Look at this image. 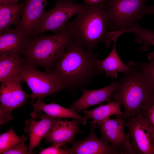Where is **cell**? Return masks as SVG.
<instances>
[{
  "label": "cell",
  "mask_w": 154,
  "mask_h": 154,
  "mask_svg": "<svg viewBox=\"0 0 154 154\" xmlns=\"http://www.w3.org/2000/svg\"><path fill=\"white\" fill-rule=\"evenodd\" d=\"M98 58L97 53L87 50L73 37L62 55L47 72L57 78L63 89H82L103 73L97 64Z\"/></svg>",
  "instance_id": "6da1fadb"
},
{
  "label": "cell",
  "mask_w": 154,
  "mask_h": 154,
  "mask_svg": "<svg viewBox=\"0 0 154 154\" xmlns=\"http://www.w3.org/2000/svg\"><path fill=\"white\" fill-rule=\"evenodd\" d=\"M129 70L122 73L119 87L112 98L124 108L122 115L126 122L139 114L143 104L154 92V83L147 72L133 61L127 64Z\"/></svg>",
  "instance_id": "7a4b0ae2"
},
{
  "label": "cell",
  "mask_w": 154,
  "mask_h": 154,
  "mask_svg": "<svg viewBox=\"0 0 154 154\" xmlns=\"http://www.w3.org/2000/svg\"><path fill=\"white\" fill-rule=\"evenodd\" d=\"M73 33L70 22L57 33L52 35L41 34L31 39L23 52V62L36 68L42 67L48 71L64 52Z\"/></svg>",
  "instance_id": "3957f363"
},
{
  "label": "cell",
  "mask_w": 154,
  "mask_h": 154,
  "mask_svg": "<svg viewBox=\"0 0 154 154\" xmlns=\"http://www.w3.org/2000/svg\"><path fill=\"white\" fill-rule=\"evenodd\" d=\"M105 5H86L71 22L73 37L88 50L92 51L100 43L110 47Z\"/></svg>",
  "instance_id": "277c9868"
},
{
  "label": "cell",
  "mask_w": 154,
  "mask_h": 154,
  "mask_svg": "<svg viewBox=\"0 0 154 154\" xmlns=\"http://www.w3.org/2000/svg\"><path fill=\"white\" fill-rule=\"evenodd\" d=\"M147 0H107L105 7L108 31L132 26L144 15Z\"/></svg>",
  "instance_id": "5b68a950"
},
{
  "label": "cell",
  "mask_w": 154,
  "mask_h": 154,
  "mask_svg": "<svg viewBox=\"0 0 154 154\" xmlns=\"http://www.w3.org/2000/svg\"><path fill=\"white\" fill-rule=\"evenodd\" d=\"M19 75L32 92V100L42 102L46 97L63 89L57 78L51 73L41 72L24 62L21 64Z\"/></svg>",
  "instance_id": "8992f818"
},
{
  "label": "cell",
  "mask_w": 154,
  "mask_h": 154,
  "mask_svg": "<svg viewBox=\"0 0 154 154\" xmlns=\"http://www.w3.org/2000/svg\"><path fill=\"white\" fill-rule=\"evenodd\" d=\"M86 5L75 3L72 0H56L54 7L44 12L34 37L46 31H50L54 34L58 33Z\"/></svg>",
  "instance_id": "52a82bcc"
},
{
  "label": "cell",
  "mask_w": 154,
  "mask_h": 154,
  "mask_svg": "<svg viewBox=\"0 0 154 154\" xmlns=\"http://www.w3.org/2000/svg\"><path fill=\"white\" fill-rule=\"evenodd\" d=\"M19 74L1 82L0 85V124L8 123L13 118L11 113L26 103L31 94L26 93L21 85Z\"/></svg>",
  "instance_id": "ba28073f"
},
{
  "label": "cell",
  "mask_w": 154,
  "mask_h": 154,
  "mask_svg": "<svg viewBox=\"0 0 154 154\" xmlns=\"http://www.w3.org/2000/svg\"><path fill=\"white\" fill-rule=\"evenodd\" d=\"M106 119L98 126L101 137L124 154H135L131 143L130 135L124 130L125 121L122 116Z\"/></svg>",
  "instance_id": "9c48e42d"
},
{
  "label": "cell",
  "mask_w": 154,
  "mask_h": 154,
  "mask_svg": "<svg viewBox=\"0 0 154 154\" xmlns=\"http://www.w3.org/2000/svg\"><path fill=\"white\" fill-rule=\"evenodd\" d=\"M135 154H154V132L139 114L125 123Z\"/></svg>",
  "instance_id": "30bf717a"
},
{
  "label": "cell",
  "mask_w": 154,
  "mask_h": 154,
  "mask_svg": "<svg viewBox=\"0 0 154 154\" xmlns=\"http://www.w3.org/2000/svg\"><path fill=\"white\" fill-rule=\"evenodd\" d=\"M90 133L81 141L75 140L72 147L67 148L70 154H124L102 137H99L95 132L97 126L91 125Z\"/></svg>",
  "instance_id": "8fae6325"
},
{
  "label": "cell",
  "mask_w": 154,
  "mask_h": 154,
  "mask_svg": "<svg viewBox=\"0 0 154 154\" xmlns=\"http://www.w3.org/2000/svg\"><path fill=\"white\" fill-rule=\"evenodd\" d=\"M47 0H26L21 18L16 28L33 38L44 13Z\"/></svg>",
  "instance_id": "7c38bea8"
},
{
  "label": "cell",
  "mask_w": 154,
  "mask_h": 154,
  "mask_svg": "<svg viewBox=\"0 0 154 154\" xmlns=\"http://www.w3.org/2000/svg\"><path fill=\"white\" fill-rule=\"evenodd\" d=\"M119 87V81L113 80L108 86L99 89L88 90L83 88L81 89L83 92L82 96L68 108L78 113L90 106L101 105L105 102H110L112 94Z\"/></svg>",
  "instance_id": "4fadbf2b"
},
{
  "label": "cell",
  "mask_w": 154,
  "mask_h": 154,
  "mask_svg": "<svg viewBox=\"0 0 154 154\" xmlns=\"http://www.w3.org/2000/svg\"><path fill=\"white\" fill-rule=\"evenodd\" d=\"M86 124V122L81 120L73 119L70 121L66 118L64 120L58 118L52 129L44 137L45 142L61 146L67 143L71 144L77 133H83L80 129V124Z\"/></svg>",
  "instance_id": "5bb4252c"
},
{
  "label": "cell",
  "mask_w": 154,
  "mask_h": 154,
  "mask_svg": "<svg viewBox=\"0 0 154 154\" xmlns=\"http://www.w3.org/2000/svg\"><path fill=\"white\" fill-rule=\"evenodd\" d=\"M31 39L16 28L4 31L0 34V56H22Z\"/></svg>",
  "instance_id": "9a60e30c"
},
{
  "label": "cell",
  "mask_w": 154,
  "mask_h": 154,
  "mask_svg": "<svg viewBox=\"0 0 154 154\" xmlns=\"http://www.w3.org/2000/svg\"><path fill=\"white\" fill-rule=\"evenodd\" d=\"M58 118L43 115L39 121L31 119L25 121L24 131L29 134V151L31 154H34L33 151L35 147H39L41 140L50 132Z\"/></svg>",
  "instance_id": "2e32d148"
},
{
  "label": "cell",
  "mask_w": 154,
  "mask_h": 154,
  "mask_svg": "<svg viewBox=\"0 0 154 154\" xmlns=\"http://www.w3.org/2000/svg\"><path fill=\"white\" fill-rule=\"evenodd\" d=\"M33 110L31 113V118L36 119L38 113L41 111L52 117L59 118H70L81 120L86 122L88 118L82 117L74 110L66 108L55 103L46 104L43 102L37 101L35 104H31Z\"/></svg>",
  "instance_id": "e0dca14e"
},
{
  "label": "cell",
  "mask_w": 154,
  "mask_h": 154,
  "mask_svg": "<svg viewBox=\"0 0 154 154\" xmlns=\"http://www.w3.org/2000/svg\"><path fill=\"white\" fill-rule=\"evenodd\" d=\"M114 42L112 48L108 55L103 60L98 58L97 63L99 68L107 77L117 78L118 73L127 72L130 67L120 58L116 49V41Z\"/></svg>",
  "instance_id": "ac0fdd59"
},
{
  "label": "cell",
  "mask_w": 154,
  "mask_h": 154,
  "mask_svg": "<svg viewBox=\"0 0 154 154\" xmlns=\"http://www.w3.org/2000/svg\"><path fill=\"white\" fill-rule=\"evenodd\" d=\"M26 2L24 0L15 4H0V34L18 24Z\"/></svg>",
  "instance_id": "d6986e66"
},
{
  "label": "cell",
  "mask_w": 154,
  "mask_h": 154,
  "mask_svg": "<svg viewBox=\"0 0 154 154\" xmlns=\"http://www.w3.org/2000/svg\"><path fill=\"white\" fill-rule=\"evenodd\" d=\"M121 106L119 102L114 100L91 110H85L83 113L86 117L92 120L90 122L91 125L98 127L112 116H122L123 112L121 110Z\"/></svg>",
  "instance_id": "ffe728a7"
},
{
  "label": "cell",
  "mask_w": 154,
  "mask_h": 154,
  "mask_svg": "<svg viewBox=\"0 0 154 154\" xmlns=\"http://www.w3.org/2000/svg\"><path fill=\"white\" fill-rule=\"evenodd\" d=\"M120 33L121 34L126 33L133 34L135 42L142 44L140 48L142 51H148L149 50L150 46H154V31L149 30L142 27L137 22L129 27L121 30ZM148 55L154 57V52Z\"/></svg>",
  "instance_id": "44dd1931"
},
{
  "label": "cell",
  "mask_w": 154,
  "mask_h": 154,
  "mask_svg": "<svg viewBox=\"0 0 154 154\" xmlns=\"http://www.w3.org/2000/svg\"><path fill=\"white\" fill-rule=\"evenodd\" d=\"M24 61L21 56H0V82H2L19 74L21 63Z\"/></svg>",
  "instance_id": "7402d4cb"
},
{
  "label": "cell",
  "mask_w": 154,
  "mask_h": 154,
  "mask_svg": "<svg viewBox=\"0 0 154 154\" xmlns=\"http://www.w3.org/2000/svg\"><path fill=\"white\" fill-rule=\"evenodd\" d=\"M29 138L17 135L13 126L8 131L0 135V154H3L16 144L25 141Z\"/></svg>",
  "instance_id": "603a6c76"
},
{
  "label": "cell",
  "mask_w": 154,
  "mask_h": 154,
  "mask_svg": "<svg viewBox=\"0 0 154 154\" xmlns=\"http://www.w3.org/2000/svg\"><path fill=\"white\" fill-rule=\"evenodd\" d=\"M139 114L154 132V92L145 102Z\"/></svg>",
  "instance_id": "cb8c5ba5"
},
{
  "label": "cell",
  "mask_w": 154,
  "mask_h": 154,
  "mask_svg": "<svg viewBox=\"0 0 154 154\" xmlns=\"http://www.w3.org/2000/svg\"><path fill=\"white\" fill-rule=\"evenodd\" d=\"M61 145L58 144H54L45 149L41 148L39 154H70L67 149V146L60 148Z\"/></svg>",
  "instance_id": "d4e9b609"
},
{
  "label": "cell",
  "mask_w": 154,
  "mask_h": 154,
  "mask_svg": "<svg viewBox=\"0 0 154 154\" xmlns=\"http://www.w3.org/2000/svg\"><path fill=\"white\" fill-rule=\"evenodd\" d=\"M149 60L144 62L134 61L135 64L143 69L149 74L154 83V57L148 56Z\"/></svg>",
  "instance_id": "484cf974"
},
{
  "label": "cell",
  "mask_w": 154,
  "mask_h": 154,
  "mask_svg": "<svg viewBox=\"0 0 154 154\" xmlns=\"http://www.w3.org/2000/svg\"><path fill=\"white\" fill-rule=\"evenodd\" d=\"M25 142L16 144L5 152L3 154H31L25 145Z\"/></svg>",
  "instance_id": "4316f807"
},
{
  "label": "cell",
  "mask_w": 154,
  "mask_h": 154,
  "mask_svg": "<svg viewBox=\"0 0 154 154\" xmlns=\"http://www.w3.org/2000/svg\"><path fill=\"white\" fill-rule=\"evenodd\" d=\"M107 0H83L84 3L88 5L105 4Z\"/></svg>",
  "instance_id": "83f0119b"
},
{
  "label": "cell",
  "mask_w": 154,
  "mask_h": 154,
  "mask_svg": "<svg viewBox=\"0 0 154 154\" xmlns=\"http://www.w3.org/2000/svg\"><path fill=\"white\" fill-rule=\"evenodd\" d=\"M145 13V15L148 14L154 15V4L148 7H146Z\"/></svg>",
  "instance_id": "f1b7e54d"
},
{
  "label": "cell",
  "mask_w": 154,
  "mask_h": 154,
  "mask_svg": "<svg viewBox=\"0 0 154 154\" xmlns=\"http://www.w3.org/2000/svg\"><path fill=\"white\" fill-rule=\"evenodd\" d=\"M20 0H0V4H17Z\"/></svg>",
  "instance_id": "f546056e"
},
{
  "label": "cell",
  "mask_w": 154,
  "mask_h": 154,
  "mask_svg": "<svg viewBox=\"0 0 154 154\" xmlns=\"http://www.w3.org/2000/svg\"></svg>",
  "instance_id": "4dcf8cb0"
}]
</instances>
